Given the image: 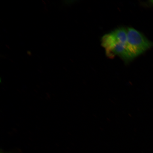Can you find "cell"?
I'll use <instances>...</instances> for the list:
<instances>
[{"mask_svg":"<svg viewBox=\"0 0 153 153\" xmlns=\"http://www.w3.org/2000/svg\"><path fill=\"white\" fill-rule=\"evenodd\" d=\"M127 41V29L121 27L103 36L101 45L107 56L112 58L117 55L122 59L125 54Z\"/></svg>","mask_w":153,"mask_h":153,"instance_id":"1","label":"cell"},{"mask_svg":"<svg viewBox=\"0 0 153 153\" xmlns=\"http://www.w3.org/2000/svg\"><path fill=\"white\" fill-rule=\"evenodd\" d=\"M152 45V42L140 32L133 28H128L127 41L123 60L126 63L131 62Z\"/></svg>","mask_w":153,"mask_h":153,"instance_id":"2","label":"cell"},{"mask_svg":"<svg viewBox=\"0 0 153 153\" xmlns=\"http://www.w3.org/2000/svg\"><path fill=\"white\" fill-rule=\"evenodd\" d=\"M151 3H152V4H153V1H150Z\"/></svg>","mask_w":153,"mask_h":153,"instance_id":"3","label":"cell"},{"mask_svg":"<svg viewBox=\"0 0 153 153\" xmlns=\"http://www.w3.org/2000/svg\"><path fill=\"white\" fill-rule=\"evenodd\" d=\"M1 153H4V152H1Z\"/></svg>","mask_w":153,"mask_h":153,"instance_id":"4","label":"cell"}]
</instances>
